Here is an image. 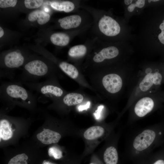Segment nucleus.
Masks as SVG:
<instances>
[{"mask_svg": "<svg viewBox=\"0 0 164 164\" xmlns=\"http://www.w3.org/2000/svg\"><path fill=\"white\" fill-rule=\"evenodd\" d=\"M0 99L9 104L30 107L35 104L37 96L27 90L21 82H4L0 87Z\"/></svg>", "mask_w": 164, "mask_h": 164, "instance_id": "nucleus-3", "label": "nucleus"}, {"mask_svg": "<svg viewBox=\"0 0 164 164\" xmlns=\"http://www.w3.org/2000/svg\"><path fill=\"white\" fill-rule=\"evenodd\" d=\"M87 51V48L84 45H78L71 47L69 50L68 54L71 57H79L84 56Z\"/></svg>", "mask_w": 164, "mask_h": 164, "instance_id": "nucleus-21", "label": "nucleus"}, {"mask_svg": "<svg viewBox=\"0 0 164 164\" xmlns=\"http://www.w3.org/2000/svg\"><path fill=\"white\" fill-rule=\"evenodd\" d=\"M38 140L45 144H50L58 142L61 138L59 133L48 129H43V131L36 135Z\"/></svg>", "mask_w": 164, "mask_h": 164, "instance_id": "nucleus-10", "label": "nucleus"}, {"mask_svg": "<svg viewBox=\"0 0 164 164\" xmlns=\"http://www.w3.org/2000/svg\"><path fill=\"white\" fill-rule=\"evenodd\" d=\"M50 40L54 45L64 46L67 45L70 41V37L67 34L61 32L56 33L51 36Z\"/></svg>", "mask_w": 164, "mask_h": 164, "instance_id": "nucleus-19", "label": "nucleus"}, {"mask_svg": "<svg viewBox=\"0 0 164 164\" xmlns=\"http://www.w3.org/2000/svg\"><path fill=\"white\" fill-rule=\"evenodd\" d=\"M42 164H56L55 163H53L50 161H44Z\"/></svg>", "mask_w": 164, "mask_h": 164, "instance_id": "nucleus-33", "label": "nucleus"}, {"mask_svg": "<svg viewBox=\"0 0 164 164\" xmlns=\"http://www.w3.org/2000/svg\"><path fill=\"white\" fill-rule=\"evenodd\" d=\"M163 82V73L157 68L148 66L135 73L126 92L127 101L121 115L140 97L158 91Z\"/></svg>", "mask_w": 164, "mask_h": 164, "instance_id": "nucleus-1", "label": "nucleus"}, {"mask_svg": "<svg viewBox=\"0 0 164 164\" xmlns=\"http://www.w3.org/2000/svg\"></svg>", "mask_w": 164, "mask_h": 164, "instance_id": "nucleus-38", "label": "nucleus"}, {"mask_svg": "<svg viewBox=\"0 0 164 164\" xmlns=\"http://www.w3.org/2000/svg\"><path fill=\"white\" fill-rule=\"evenodd\" d=\"M159 27L161 32L158 35V39L160 41L164 44V20L160 25Z\"/></svg>", "mask_w": 164, "mask_h": 164, "instance_id": "nucleus-27", "label": "nucleus"}, {"mask_svg": "<svg viewBox=\"0 0 164 164\" xmlns=\"http://www.w3.org/2000/svg\"><path fill=\"white\" fill-rule=\"evenodd\" d=\"M28 158V156L26 154H19L12 158L8 164H28L26 160Z\"/></svg>", "mask_w": 164, "mask_h": 164, "instance_id": "nucleus-22", "label": "nucleus"}, {"mask_svg": "<svg viewBox=\"0 0 164 164\" xmlns=\"http://www.w3.org/2000/svg\"><path fill=\"white\" fill-rule=\"evenodd\" d=\"M42 0H26L24 1L25 6L29 9H36L40 7L43 4Z\"/></svg>", "mask_w": 164, "mask_h": 164, "instance_id": "nucleus-24", "label": "nucleus"}, {"mask_svg": "<svg viewBox=\"0 0 164 164\" xmlns=\"http://www.w3.org/2000/svg\"><path fill=\"white\" fill-rule=\"evenodd\" d=\"M145 3L144 0H138L135 3L131 4L128 7V10L129 12H132L133 11L135 7L142 8L144 6Z\"/></svg>", "mask_w": 164, "mask_h": 164, "instance_id": "nucleus-26", "label": "nucleus"}, {"mask_svg": "<svg viewBox=\"0 0 164 164\" xmlns=\"http://www.w3.org/2000/svg\"><path fill=\"white\" fill-rule=\"evenodd\" d=\"M119 53V50L116 47L111 46L102 49L94 56L93 60L96 63H100L105 60H110L117 57Z\"/></svg>", "mask_w": 164, "mask_h": 164, "instance_id": "nucleus-11", "label": "nucleus"}, {"mask_svg": "<svg viewBox=\"0 0 164 164\" xmlns=\"http://www.w3.org/2000/svg\"><path fill=\"white\" fill-rule=\"evenodd\" d=\"M54 77L52 76L40 82H22L31 90L45 97L58 100L64 95V92L55 83Z\"/></svg>", "mask_w": 164, "mask_h": 164, "instance_id": "nucleus-7", "label": "nucleus"}, {"mask_svg": "<svg viewBox=\"0 0 164 164\" xmlns=\"http://www.w3.org/2000/svg\"><path fill=\"white\" fill-rule=\"evenodd\" d=\"M29 20L31 22L34 21L37 19V21L40 25H43L49 21L50 16L43 11L36 10L30 13L28 16Z\"/></svg>", "mask_w": 164, "mask_h": 164, "instance_id": "nucleus-15", "label": "nucleus"}, {"mask_svg": "<svg viewBox=\"0 0 164 164\" xmlns=\"http://www.w3.org/2000/svg\"><path fill=\"white\" fill-rule=\"evenodd\" d=\"M133 0H124L125 3L126 5H128L132 2Z\"/></svg>", "mask_w": 164, "mask_h": 164, "instance_id": "nucleus-31", "label": "nucleus"}, {"mask_svg": "<svg viewBox=\"0 0 164 164\" xmlns=\"http://www.w3.org/2000/svg\"><path fill=\"white\" fill-rule=\"evenodd\" d=\"M61 101L65 105L68 106H74L81 103L84 97L79 93H68L61 97Z\"/></svg>", "mask_w": 164, "mask_h": 164, "instance_id": "nucleus-13", "label": "nucleus"}, {"mask_svg": "<svg viewBox=\"0 0 164 164\" xmlns=\"http://www.w3.org/2000/svg\"><path fill=\"white\" fill-rule=\"evenodd\" d=\"M151 2V0H148V2Z\"/></svg>", "mask_w": 164, "mask_h": 164, "instance_id": "nucleus-35", "label": "nucleus"}, {"mask_svg": "<svg viewBox=\"0 0 164 164\" xmlns=\"http://www.w3.org/2000/svg\"><path fill=\"white\" fill-rule=\"evenodd\" d=\"M163 76H164V73H163Z\"/></svg>", "mask_w": 164, "mask_h": 164, "instance_id": "nucleus-37", "label": "nucleus"}, {"mask_svg": "<svg viewBox=\"0 0 164 164\" xmlns=\"http://www.w3.org/2000/svg\"><path fill=\"white\" fill-rule=\"evenodd\" d=\"M159 91L147 94L135 100L129 108L127 125H130L149 116L158 107L163 99Z\"/></svg>", "mask_w": 164, "mask_h": 164, "instance_id": "nucleus-4", "label": "nucleus"}, {"mask_svg": "<svg viewBox=\"0 0 164 164\" xmlns=\"http://www.w3.org/2000/svg\"><path fill=\"white\" fill-rule=\"evenodd\" d=\"M104 107V106L102 105H100L98 107L97 110L94 114V117L96 119H98L100 118L101 112Z\"/></svg>", "mask_w": 164, "mask_h": 164, "instance_id": "nucleus-28", "label": "nucleus"}, {"mask_svg": "<svg viewBox=\"0 0 164 164\" xmlns=\"http://www.w3.org/2000/svg\"><path fill=\"white\" fill-rule=\"evenodd\" d=\"M12 132L9 121L6 119H2L0 121V138L4 140L9 139L12 137Z\"/></svg>", "mask_w": 164, "mask_h": 164, "instance_id": "nucleus-17", "label": "nucleus"}, {"mask_svg": "<svg viewBox=\"0 0 164 164\" xmlns=\"http://www.w3.org/2000/svg\"><path fill=\"white\" fill-rule=\"evenodd\" d=\"M16 0H0V7L1 8H5L15 6L17 3Z\"/></svg>", "mask_w": 164, "mask_h": 164, "instance_id": "nucleus-25", "label": "nucleus"}, {"mask_svg": "<svg viewBox=\"0 0 164 164\" xmlns=\"http://www.w3.org/2000/svg\"><path fill=\"white\" fill-rule=\"evenodd\" d=\"M54 76L50 68L45 62L40 60H34L24 65L21 74L22 82H34L42 78L46 79Z\"/></svg>", "mask_w": 164, "mask_h": 164, "instance_id": "nucleus-6", "label": "nucleus"}, {"mask_svg": "<svg viewBox=\"0 0 164 164\" xmlns=\"http://www.w3.org/2000/svg\"><path fill=\"white\" fill-rule=\"evenodd\" d=\"M105 131L104 128L101 126H93L85 131L84 133V136L87 140H94L103 135Z\"/></svg>", "mask_w": 164, "mask_h": 164, "instance_id": "nucleus-16", "label": "nucleus"}, {"mask_svg": "<svg viewBox=\"0 0 164 164\" xmlns=\"http://www.w3.org/2000/svg\"><path fill=\"white\" fill-rule=\"evenodd\" d=\"M25 60V57L20 52L14 51L5 55L3 58V63L6 67L13 69L22 65Z\"/></svg>", "mask_w": 164, "mask_h": 164, "instance_id": "nucleus-9", "label": "nucleus"}, {"mask_svg": "<svg viewBox=\"0 0 164 164\" xmlns=\"http://www.w3.org/2000/svg\"><path fill=\"white\" fill-rule=\"evenodd\" d=\"M51 5L54 9L59 11H63L69 12L72 11L74 8V5L72 2L66 1L62 2H53Z\"/></svg>", "mask_w": 164, "mask_h": 164, "instance_id": "nucleus-20", "label": "nucleus"}, {"mask_svg": "<svg viewBox=\"0 0 164 164\" xmlns=\"http://www.w3.org/2000/svg\"><path fill=\"white\" fill-rule=\"evenodd\" d=\"M163 128L153 125L135 131L127 140L126 152L133 157L148 155L160 141Z\"/></svg>", "mask_w": 164, "mask_h": 164, "instance_id": "nucleus-2", "label": "nucleus"}, {"mask_svg": "<svg viewBox=\"0 0 164 164\" xmlns=\"http://www.w3.org/2000/svg\"><path fill=\"white\" fill-rule=\"evenodd\" d=\"M50 156L56 159H59L63 157L62 152L58 148L53 146L50 147L48 151Z\"/></svg>", "mask_w": 164, "mask_h": 164, "instance_id": "nucleus-23", "label": "nucleus"}, {"mask_svg": "<svg viewBox=\"0 0 164 164\" xmlns=\"http://www.w3.org/2000/svg\"><path fill=\"white\" fill-rule=\"evenodd\" d=\"M4 34V32L3 29L0 27V38L2 37Z\"/></svg>", "mask_w": 164, "mask_h": 164, "instance_id": "nucleus-32", "label": "nucleus"}, {"mask_svg": "<svg viewBox=\"0 0 164 164\" xmlns=\"http://www.w3.org/2000/svg\"><path fill=\"white\" fill-rule=\"evenodd\" d=\"M159 1L158 0H151V1H152V2H156V1Z\"/></svg>", "mask_w": 164, "mask_h": 164, "instance_id": "nucleus-34", "label": "nucleus"}, {"mask_svg": "<svg viewBox=\"0 0 164 164\" xmlns=\"http://www.w3.org/2000/svg\"><path fill=\"white\" fill-rule=\"evenodd\" d=\"M90 104V102L89 101H88L85 105H80L79 106L78 108V109L80 111H82L84 110H86L89 108Z\"/></svg>", "mask_w": 164, "mask_h": 164, "instance_id": "nucleus-29", "label": "nucleus"}, {"mask_svg": "<svg viewBox=\"0 0 164 164\" xmlns=\"http://www.w3.org/2000/svg\"><path fill=\"white\" fill-rule=\"evenodd\" d=\"M152 164H164V159H157Z\"/></svg>", "mask_w": 164, "mask_h": 164, "instance_id": "nucleus-30", "label": "nucleus"}, {"mask_svg": "<svg viewBox=\"0 0 164 164\" xmlns=\"http://www.w3.org/2000/svg\"><path fill=\"white\" fill-rule=\"evenodd\" d=\"M103 159L105 164H117L118 155L116 147L111 145L108 147L104 152Z\"/></svg>", "mask_w": 164, "mask_h": 164, "instance_id": "nucleus-14", "label": "nucleus"}, {"mask_svg": "<svg viewBox=\"0 0 164 164\" xmlns=\"http://www.w3.org/2000/svg\"><path fill=\"white\" fill-rule=\"evenodd\" d=\"M135 73L131 69L126 68L118 72L105 74L102 80L104 88L108 94L113 97L127 92Z\"/></svg>", "mask_w": 164, "mask_h": 164, "instance_id": "nucleus-5", "label": "nucleus"}, {"mask_svg": "<svg viewBox=\"0 0 164 164\" xmlns=\"http://www.w3.org/2000/svg\"><path fill=\"white\" fill-rule=\"evenodd\" d=\"M162 96L164 97V94H162Z\"/></svg>", "mask_w": 164, "mask_h": 164, "instance_id": "nucleus-36", "label": "nucleus"}, {"mask_svg": "<svg viewBox=\"0 0 164 164\" xmlns=\"http://www.w3.org/2000/svg\"><path fill=\"white\" fill-rule=\"evenodd\" d=\"M58 21L61 28L67 29L79 26L81 23V18L78 15H73L59 19Z\"/></svg>", "mask_w": 164, "mask_h": 164, "instance_id": "nucleus-12", "label": "nucleus"}, {"mask_svg": "<svg viewBox=\"0 0 164 164\" xmlns=\"http://www.w3.org/2000/svg\"><path fill=\"white\" fill-rule=\"evenodd\" d=\"M59 66L62 71L71 78L76 79L79 76L77 69L71 64L62 61L59 63Z\"/></svg>", "mask_w": 164, "mask_h": 164, "instance_id": "nucleus-18", "label": "nucleus"}, {"mask_svg": "<svg viewBox=\"0 0 164 164\" xmlns=\"http://www.w3.org/2000/svg\"><path fill=\"white\" fill-rule=\"evenodd\" d=\"M98 26L100 31L108 36H115L120 31L119 24L112 18L108 16L104 15L100 19Z\"/></svg>", "mask_w": 164, "mask_h": 164, "instance_id": "nucleus-8", "label": "nucleus"}]
</instances>
